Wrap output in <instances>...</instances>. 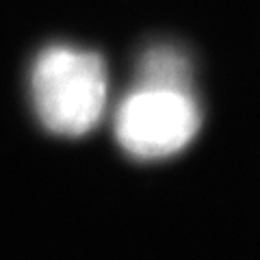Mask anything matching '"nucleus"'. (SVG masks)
I'll list each match as a JSON object with an SVG mask.
<instances>
[{"instance_id": "1", "label": "nucleus", "mask_w": 260, "mask_h": 260, "mask_svg": "<svg viewBox=\"0 0 260 260\" xmlns=\"http://www.w3.org/2000/svg\"><path fill=\"white\" fill-rule=\"evenodd\" d=\"M28 85L39 124L56 137L89 135L107 109V63L95 50L46 46L32 61Z\"/></svg>"}, {"instance_id": "2", "label": "nucleus", "mask_w": 260, "mask_h": 260, "mask_svg": "<svg viewBox=\"0 0 260 260\" xmlns=\"http://www.w3.org/2000/svg\"><path fill=\"white\" fill-rule=\"evenodd\" d=\"M115 139L128 156L158 160L180 154L202 128L193 91L137 85L115 113Z\"/></svg>"}, {"instance_id": "3", "label": "nucleus", "mask_w": 260, "mask_h": 260, "mask_svg": "<svg viewBox=\"0 0 260 260\" xmlns=\"http://www.w3.org/2000/svg\"><path fill=\"white\" fill-rule=\"evenodd\" d=\"M193 63L182 48L174 44H152L137 63V85L169 87L191 91Z\"/></svg>"}]
</instances>
